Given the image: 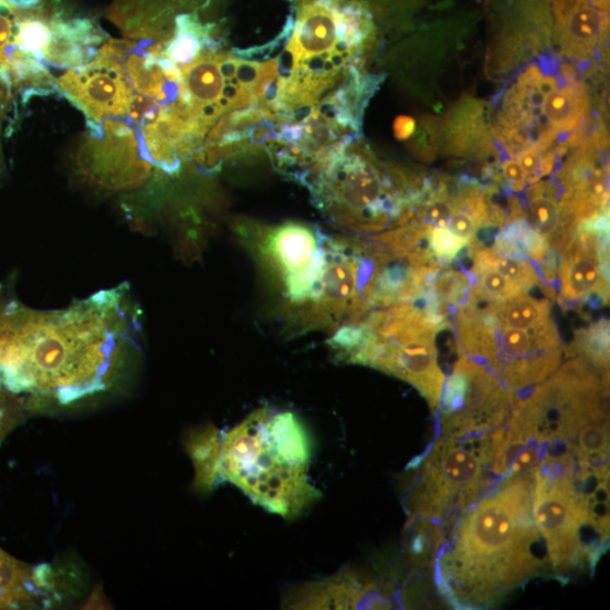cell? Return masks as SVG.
I'll list each match as a JSON object with an SVG mask.
<instances>
[{"instance_id":"cell-1","label":"cell","mask_w":610,"mask_h":610,"mask_svg":"<svg viewBox=\"0 0 610 610\" xmlns=\"http://www.w3.org/2000/svg\"><path fill=\"white\" fill-rule=\"evenodd\" d=\"M125 290L102 291L60 312L10 303L0 311V382L70 402L105 389L136 330Z\"/></svg>"},{"instance_id":"cell-2","label":"cell","mask_w":610,"mask_h":610,"mask_svg":"<svg viewBox=\"0 0 610 610\" xmlns=\"http://www.w3.org/2000/svg\"><path fill=\"white\" fill-rule=\"evenodd\" d=\"M533 476L502 480L449 524L434 562L455 609H485L547 570L533 517Z\"/></svg>"},{"instance_id":"cell-3","label":"cell","mask_w":610,"mask_h":610,"mask_svg":"<svg viewBox=\"0 0 610 610\" xmlns=\"http://www.w3.org/2000/svg\"><path fill=\"white\" fill-rule=\"evenodd\" d=\"M278 70L276 117L282 123L308 109L354 71L374 32L358 0H294Z\"/></svg>"},{"instance_id":"cell-4","label":"cell","mask_w":610,"mask_h":610,"mask_svg":"<svg viewBox=\"0 0 610 610\" xmlns=\"http://www.w3.org/2000/svg\"><path fill=\"white\" fill-rule=\"evenodd\" d=\"M358 139L333 150L303 182L323 213L344 229L371 234L400 227L422 189L399 171L381 169Z\"/></svg>"},{"instance_id":"cell-5","label":"cell","mask_w":610,"mask_h":610,"mask_svg":"<svg viewBox=\"0 0 610 610\" xmlns=\"http://www.w3.org/2000/svg\"><path fill=\"white\" fill-rule=\"evenodd\" d=\"M452 329L463 355L485 366L514 391L540 385L562 365L565 348L553 319L530 328L507 325L474 285L454 312Z\"/></svg>"},{"instance_id":"cell-6","label":"cell","mask_w":610,"mask_h":610,"mask_svg":"<svg viewBox=\"0 0 610 610\" xmlns=\"http://www.w3.org/2000/svg\"><path fill=\"white\" fill-rule=\"evenodd\" d=\"M269 410H260L227 433L222 441V474L254 503L284 518L295 517L319 493L301 466L278 449L266 427Z\"/></svg>"},{"instance_id":"cell-7","label":"cell","mask_w":610,"mask_h":610,"mask_svg":"<svg viewBox=\"0 0 610 610\" xmlns=\"http://www.w3.org/2000/svg\"><path fill=\"white\" fill-rule=\"evenodd\" d=\"M493 435H439L413 463L418 473L407 497L411 516L446 524L483 496L494 475Z\"/></svg>"},{"instance_id":"cell-8","label":"cell","mask_w":610,"mask_h":610,"mask_svg":"<svg viewBox=\"0 0 610 610\" xmlns=\"http://www.w3.org/2000/svg\"><path fill=\"white\" fill-rule=\"evenodd\" d=\"M375 86L377 82L356 71L318 104L278 125L266 146L277 167L303 181L333 150L358 139Z\"/></svg>"},{"instance_id":"cell-9","label":"cell","mask_w":610,"mask_h":610,"mask_svg":"<svg viewBox=\"0 0 610 610\" xmlns=\"http://www.w3.org/2000/svg\"><path fill=\"white\" fill-rule=\"evenodd\" d=\"M238 232L285 298L286 315L296 322L319 288L327 263V238L295 222L278 227L242 224Z\"/></svg>"},{"instance_id":"cell-10","label":"cell","mask_w":610,"mask_h":610,"mask_svg":"<svg viewBox=\"0 0 610 610\" xmlns=\"http://www.w3.org/2000/svg\"><path fill=\"white\" fill-rule=\"evenodd\" d=\"M574 473H534L533 517L558 577L583 568L593 572L608 548L589 523Z\"/></svg>"},{"instance_id":"cell-11","label":"cell","mask_w":610,"mask_h":610,"mask_svg":"<svg viewBox=\"0 0 610 610\" xmlns=\"http://www.w3.org/2000/svg\"><path fill=\"white\" fill-rule=\"evenodd\" d=\"M519 401L516 391L485 366L463 355L443 386L437 413L439 434H493L511 419Z\"/></svg>"},{"instance_id":"cell-12","label":"cell","mask_w":610,"mask_h":610,"mask_svg":"<svg viewBox=\"0 0 610 610\" xmlns=\"http://www.w3.org/2000/svg\"><path fill=\"white\" fill-rule=\"evenodd\" d=\"M558 302L565 308L609 299V217L608 213L581 222L558 253Z\"/></svg>"},{"instance_id":"cell-13","label":"cell","mask_w":610,"mask_h":610,"mask_svg":"<svg viewBox=\"0 0 610 610\" xmlns=\"http://www.w3.org/2000/svg\"><path fill=\"white\" fill-rule=\"evenodd\" d=\"M92 141L81 152V169L94 183L108 189H126L140 185L150 164L139 148L136 134L128 125L106 119L88 124Z\"/></svg>"},{"instance_id":"cell-14","label":"cell","mask_w":610,"mask_h":610,"mask_svg":"<svg viewBox=\"0 0 610 610\" xmlns=\"http://www.w3.org/2000/svg\"><path fill=\"white\" fill-rule=\"evenodd\" d=\"M57 90L87 117L88 124L128 114L133 86L123 63L96 57L56 80Z\"/></svg>"},{"instance_id":"cell-15","label":"cell","mask_w":610,"mask_h":610,"mask_svg":"<svg viewBox=\"0 0 610 610\" xmlns=\"http://www.w3.org/2000/svg\"><path fill=\"white\" fill-rule=\"evenodd\" d=\"M104 39L105 34L87 20L66 21L55 15L43 63L70 70L83 67L96 59Z\"/></svg>"},{"instance_id":"cell-16","label":"cell","mask_w":610,"mask_h":610,"mask_svg":"<svg viewBox=\"0 0 610 610\" xmlns=\"http://www.w3.org/2000/svg\"><path fill=\"white\" fill-rule=\"evenodd\" d=\"M556 15L568 49L586 54L606 32V18L588 0H558Z\"/></svg>"},{"instance_id":"cell-17","label":"cell","mask_w":610,"mask_h":610,"mask_svg":"<svg viewBox=\"0 0 610 610\" xmlns=\"http://www.w3.org/2000/svg\"><path fill=\"white\" fill-rule=\"evenodd\" d=\"M219 50L210 25H203L194 15L182 14L176 19L175 31L164 43V56L180 71L201 54Z\"/></svg>"},{"instance_id":"cell-18","label":"cell","mask_w":610,"mask_h":610,"mask_svg":"<svg viewBox=\"0 0 610 610\" xmlns=\"http://www.w3.org/2000/svg\"><path fill=\"white\" fill-rule=\"evenodd\" d=\"M525 221L540 234L558 254L564 243L562 211L555 189L547 182L533 186L528 193Z\"/></svg>"},{"instance_id":"cell-19","label":"cell","mask_w":610,"mask_h":610,"mask_svg":"<svg viewBox=\"0 0 610 610\" xmlns=\"http://www.w3.org/2000/svg\"><path fill=\"white\" fill-rule=\"evenodd\" d=\"M492 248L503 256L525 259L536 266L541 264L553 251L549 243L525 220L505 223Z\"/></svg>"},{"instance_id":"cell-20","label":"cell","mask_w":610,"mask_h":610,"mask_svg":"<svg viewBox=\"0 0 610 610\" xmlns=\"http://www.w3.org/2000/svg\"><path fill=\"white\" fill-rule=\"evenodd\" d=\"M374 586L356 578H340L309 589L301 598L299 606L311 608H358L374 598ZM375 599V598H374ZM380 606L381 603L375 599Z\"/></svg>"},{"instance_id":"cell-21","label":"cell","mask_w":610,"mask_h":610,"mask_svg":"<svg viewBox=\"0 0 610 610\" xmlns=\"http://www.w3.org/2000/svg\"><path fill=\"white\" fill-rule=\"evenodd\" d=\"M196 469V487L211 491L222 474V442L215 429L198 432L187 443Z\"/></svg>"},{"instance_id":"cell-22","label":"cell","mask_w":610,"mask_h":610,"mask_svg":"<svg viewBox=\"0 0 610 610\" xmlns=\"http://www.w3.org/2000/svg\"><path fill=\"white\" fill-rule=\"evenodd\" d=\"M444 529L440 522L423 517H412L407 525V551L413 562L421 567H433L444 540Z\"/></svg>"},{"instance_id":"cell-23","label":"cell","mask_w":610,"mask_h":610,"mask_svg":"<svg viewBox=\"0 0 610 610\" xmlns=\"http://www.w3.org/2000/svg\"><path fill=\"white\" fill-rule=\"evenodd\" d=\"M579 91L576 86H557L549 83L543 98L541 115L554 129H570L579 118Z\"/></svg>"},{"instance_id":"cell-24","label":"cell","mask_w":610,"mask_h":610,"mask_svg":"<svg viewBox=\"0 0 610 610\" xmlns=\"http://www.w3.org/2000/svg\"><path fill=\"white\" fill-rule=\"evenodd\" d=\"M609 322L604 318L577 333L570 354L600 371H609Z\"/></svg>"},{"instance_id":"cell-25","label":"cell","mask_w":610,"mask_h":610,"mask_svg":"<svg viewBox=\"0 0 610 610\" xmlns=\"http://www.w3.org/2000/svg\"><path fill=\"white\" fill-rule=\"evenodd\" d=\"M55 17L44 13L17 15L13 44L43 62V54L51 36V22Z\"/></svg>"},{"instance_id":"cell-26","label":"cell","mask_w":610,"mask_h":610,"mask_svg":"<svg viewBox=\"0 0 610 610\" xmlns=\"http://www.w3.org/2000/svg\"><path fill=\"white\" fill-rule=\"evenodd\" d=\"M470 273L473 276V285L490 298L502 301L528 293L491 266L472 264Z\"/></svg>"},{"instance_id":"cell-27","label":"cell","mask_w":610,"mask_h":610,"mask_svg":"<svg viewBox=\"0 0 610 610\" xmlns=\"http://www.w3.org/2000/svg\"><path fill=\"white\" fill-rule=\"evenodd\" d=\"M31 579L28 570L10 555L0 549V592L14 606L29 597L27 582ZM32 580V579H31Z\"/></svg>"},{"instance_id":"cell-28","label":"cell","mask_w":610,"mask_h":610,"mask_svg":"<svg viewBox=\"0 0 610 610\" xmlns=\"http://www.w3.org/2000/svg\"><path fill=\"white\" fill-rule=\"evenodd\" d=\"M428 242L434 260L449 266L462 251L469 245V242L452 233L448 228L432 227Z\"/></svg>"},{"instance_id":"cell-29","label":"cell","mask_w":610,"mask_h":610,"mask_svg":"<svg viewBox=\"0 0 610 610\" xmlns=\"http://www.w3.org/2000/svg\"><path fill=\"white\" fill-rule=\"evenodd\" d=\"M166 105L169 104H162L159 99L143 94H133L127 114L128 120L137 129L145 123L155 119Z\"/></svg>"},{"instance_id":"cell-30","label":"cell","mask_w":610,"mask_h":610,"mask_svg":"<svg viewBox=\"0 0 610 610\" xmlns=\"http://www.w3.org/2000/svg\"><path fill=\"white\" fill-rule=\"evenodd\" d=\"M540 148L533 145L524 149L518 156L517 162L525 172L528 182L534 183L541 177L543 156Z\"/></svg>"},{"instance_id":"cell-31","label":"cell","mask_w":610,"mask_h":610,"mask_svg":"<svg viewBox=\"0 0 610 610\" xmlns=\"http://www.w3.org/2000/svg\"><path fill=\"white\" fill-rule=\"evenodd\" d=\"M448 229L469 243L477 238L480 230L477 223L469 213L456 209L448 224Z\"/></svg>"},{"instance_id":"cell-32","label":"cell","mask_w":610,"mask_h":610,"mask_svg":"<svg viewBox=\"0 0 610 610\" xmlns=\"http://www.w3.org/2000/svg\"><path fill=\"white\" fill-rule=\"evenodd\" d=\"M138 43L128 40H111L97 50L96 57L113 60L117 62L126 61L133 53Z\"/></svg>"},{"instance_id":"cell-33","label":"cell","mask_w":610,"mask_h":610,"mask_svg":"<svg viewBox=\"0 0 610 610\" xmlns=\"http://www.w3.org/2000/svg\"><path fill=\"white\" fill-rule=\"evenodd\" d=\"M10 7V3L0 0V55L4 53L8 46L12 45L14 40V14Z\"/></svg>"},{"instance_id":"cell-34","label":"cell","mask_w":610,"mask_h":610,"mask_svg":"<svg viewBox=\"0 0 610 610\" xmlns=\"http://www.w3.org/2000/svg\"><path fill=\"white\" fill-rule=\"evenodd\" d=\"M503 178L508 189L522 192L526 189L528 179L516 160H507L502 166Z\"/></svg>"},{"instance_id":"cell-35","label":"cell","mask_w":610,"mask_h":610,"mask_svg":"<svg viewBox=\"0 0 610 610\" xmlns=\"http://www.w3.org/2000/svg\"><path fill=\"white\" fill-rule=\"evenodd\" d=\"M414 128L416 123L409 117H399L393 125L395 135L399 139L409 138L413 134Z\"/></svg>"},{"instance_id":"cell-36","label":"cell","mask_w":610,"mask_h":610,"mask_svg":"<svg viewBox=\"0 0 610 610\" xmlns=\"http://www.w3.org/2000/svg\"><path fill=\"white\" fill-rule=\"evenodd\" d=\"M11 93L12 91L2 81H0V123H2L6 106Z\"/></svg>"},{"instance_id":"cell-37","label":"cell","mask_w":610,"mask_h":610,"mask_svg":"<svg viewBox=\"0 0 610 610\" xmlns=\"http://www.w3.org/2000/svg\"><path fill=\"white\" fill-rule=\"evenodd\" d=\"M12 607L13 604L9 601V599L2 592H0V609Z\"/></svg>"}]
</instances>
